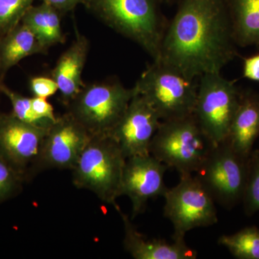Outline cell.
Listing matches in <instances>:
<instances>
[{"mask_svg": "<svg viewBox=\"0 0 259 259\" xmlns=\"http://www.w3.org/2000/svg\"><path fill=\"white\" fill-rule=\"evenodd\" d=\"M0 81H3V77H2L1 74V68H0Z\"/></svg>", "mask_w": 259, "mask_h": 259, "instance_id": "obj_29", "label": "cell"}, {"mask_svg": "<svg viewBox=\"0 0 259 259\" xmlns=\"http://www.w3.org/2000/svg\"><path fill=\"white\" fill-rule=\"evenodd\" d=\"M215 144L206 136L193 115L161 121L150 145V154L174 168L181 177L196 173Z\"/></svg>", "mask_w": 259, "mask_h": 259, "instance_id": "obj_3", "label": "cell"}, {"mask_svg": "<svg viewBox=\"0 0 259 259\" xmlns=\"http://www.w3.org/2000/svg\"><path fill=\"white\" fill-rule=\"evenodd\" d=\"M47 53L31 30L20 22L0 39L2 77L25 58Z\"/></svg>", "mask_w": 259, "mask_h": 259, "instance_id": "obj_17", "label": "cell"}, {"mask_svg": "<svg viewBox=\"0 0 259 259\" xmlns=\"http://www.w3.org/2000/svg\"><path fill=\"white\" fill-rule=\"evenodd\" d=\"M92 136L69 112L48 129L30 175L48 168L72 170Z\"/></svg>", "mask_w": 259, "mask_h": 259, "instance_id": "obj_10", "label": "cell"}, {"mask_svg": "<svg viewBox=\"0 0 259 259\" xmlns=\"http://www.w3.org/2000/svg\"><path fill=\"white\" fill-rule=\"evenodd\" d=\"M180 178V183L163 196V214L173 225V241H185L187 232L213 226L218 221L215 202L197 177Z\"/></svg>", "mask_w": 259, "mask_h": 259, "instance_id": "obj_8", "label": "cell"}, {"mask_svg": "<svg viewBox=\"0 0 259 259\" xmlns=\"http://www.w3.org/2000/svg\"><path fill=\"white\" fill-rule=\"evenodd\" d=\"M0 92L9 99L13 107L12 113L19 120L44 130L49 129L54 123L44 120L35 113L32 107V97H25L13 91L3 81H0Z\"/></svg>", "mask_w": 259, "mask_h": 259, "instance_id": "obj_21", "label": "cell"}, {"mask_svg": "<svg viewBox=\"0 0 259 259\" xmlns=\"http://www.w3.org/2000/svg\"><path fill=\"white\" fill-rule=\"evenodd\" d=\"M248 159L242 157L228 141L215 145L195 177L214 202L231 209L244 193Z\"/></svg>", "mask_w": 259, "mask_h": 259, "instance_id": "obj_9", "label": "cell"}, {"mask_svg": "<svg viewBox=\"0 0 259 259\" xmlns=\"http://www.w3.org/2000/svg\"><path fill=\"white\" fill-rule=\"evenodd\" d=\"M167 168L166 164L151 154L126 158L120 196H127L131 200V219L144 212L149 199L164 196L168 189L163 180Z\"/></svg>", "mask_w": 259, "mask_h": 259, "instance_id": "obj_11", "label": "cell"}, {"mask_svg": "<svg viewBox=\"0 0 259 259\" xmlns=\"http://www.w3.org/2000/svg\"><path fill=\"white\" fill-rule=\"evenodd\" d=\"M161 120L157 112L144 97L134 95L110 136L118 144L126 158L150 154V145Z\"/></svg>", "mask_w": 259, "mask_h": 259, "instance_id": "obj_12", "label": "cell"}, {"mask_svg": "<svg viewBox=\"0 0 259 259\" xmlns=\"http://www.w3.org/2000/svg\"><path fill=\"white\" fill-rule=\"evenodd\" d=\"M199 79L194 115L206 136L218 145L228 139L242 95L221 73L204 74Z\"/></svg>", "mask_w": 259, "mask_h": 259, "instance_id": "obj_7", "label": "cell"}, {"mask_svg": "<svg viewBox=\"0 0 259 259\" xmlns=\"http://www.w3.org/2000/svg\"><path fill=\"white\" fill-rule=\"evenodd\" d=\"M157 60L190 79L221 70L237 55L226 0H181Z\"/></svg>", "mask_w": 259, "mask_h": 259, "instance_id": "obj_1", "label": "cell"}, {"mask_svg": "<svg viewBox=\"0 0 259 259\" xmlns=\"http://www.w3.org/2000/svg\"><path fill=\"white\" fill-rule=\"evenodd\" d=\"M32 97L47 99L54 96L58 91L57 83L51 76H33L29 81Z\"/></svg>", "mask_w": 259, "mask_h": 259, "instance_id": "obj_25", "label": "cell"}, {"mask_svg": "<svg viewBox=\"0 0 259 259\" xmlns=\"http://www.w3.org/2000/svg\"><path fill=\"white\" fill-rule=\"evenodd\" d=\"M135 95L145 99L161 121L193 115L198 82L158 61L145 70L134 87Z\"/></svg>", "mask_w": 259, "mask_h": 259, "instance_id": "obj_5", "label": "cell"}, {"mask_svg": "<svg viewBox=\"0 0 259 259\" xmlns=\"http://www.w3.org/2000/svg\"><path fill=\"white\" fill-rule=\"evenodd\" d=\"M237 46H259V0H226Z\"/></svg>", "mask_w": 259, "mask_h": 259, "instance_id": "obj_19", "label": "cell"}, {"mask_svg": "<svg viewBox=\"0 0 259 259\" xmlns=\"http://www.w3.org/2000/svg\"><path fill=\"white\" fill-rule=\"evenodd\" d=\"M126 158L110 136H92L72 171L78 189L91 191L105 203L118 210L121 181Z\"/></svg>", "mask_w": 259, "mask_h": 259, "instance_id": "obj_4", "label": "cell"}, {"mask_svg": "<svg viewBox=\"0 0 259 259\" xmlns=\"http://www.w3.org/2000/svg\"><path fill=\"white\" fill-rule=\"evenodd\" d=\"M134 88L117 81L84 83L68 104V112L92 136H110L134 96Z\"/></svg>", "mask_w": 259, "mask_h": 259, "instance_id": "obj_6", "label": "cell"}, {"mask_svg": "<svg viewBox=\"0 0 259 259\" xmlns=\"http://www.w3.org/2000/svg\"><path fill=\"white\" fill-rule=\"evenodd\" d=\"M259 136V99L242 95L227 141L242 157L248 159Z\"/></svg>", "mask_w": 259, "mask_h": 259, "instance_id": "obj_16", "label": "cell"}, {"mask_svg": "<svg viewBox=\"0 0 259 259\" xmlns=\"http://www.w3.org/2000/svg\"><path fill=\"white\" fill-rule=\"evenodd\" d=\"M0 113H1V112H0Z\"/></svg>", "mask_w": 259, "mask_h": 259, "instance_id": "obj_30", "label": "cell"}, {"mask_svg": "<svg viewBox=\"0 0 259 259\" xmlns=\"http://www.w3.org/2000/svg\"><path fill=\"white\" fill-rule=\"evenodd\" d=\"M165 0H84L87 10L102 23L136 42L153 61L160 55L166 32Z\"/></svg>", "mask_w": 259, "mask_h": 259, "instance_id": "obj_2", "label": "cell"}, {"mask_svg": "<svg viewBox=\"0 0 259 259\" xmlns=\"http://www.w3.org/2000/svg\"><path fill=\"white\" fill-rule=\"evenodd\" d=\"M89 51L90 41L88 37L76 30L74 40L62 53L51 71V76L57 83L61 100L66 106L84 84L82 73Z\"/></svg>", "mask_w": 259, "mask_h": 259, "instance_id": "obj_14", "label": "cell"}, {"mask_svg": "<svg viewBox=\"0 0 259 259\" xmlns=\"http://www.w3.org/2000/svg\"><path fill=\"white\" fill-rule=\"evenodd\" d=\"M48 130L0 113V153L25 178L40 153Z\"/></svg>", "mask_w": 259, "mask_h": 259, "instance_id": "obj_13", "label": "cell"}, {"mask_svg": "<svg viewBox=\"0 0 259 259\" xmlns=\"http://www.w3.org/2000/svg\"><path fill=\"white\" fill-rule=\"evenodd\" d=\"M243 200L248 215L259 211V150L252 151L248 158V176Z\"/></svg>", "mask_w": 259, "mask_h": 259, "instance_id": "obj_22", "label": "cell"}, {"mask_svg": "<svg viewBox=\"0 0 259 259\" xmlns=\"http://www.w3.org/2000/svg\"><path fill=\"white\" fill-rule=\"evenodd\" d=\"M35 0H0V39L21 22Z\"/></svg>", "mask_w": 259, "mask_h": 259, "instance_id": "obj_23", "label": "cell"}, {"mask_svg": "<svg viewBox=\"0 0 259 259\" xmlns=\"http://www.w3.org/2000/svg\"><path fill=\"white\" fill-rule=\"evenodd\" d=\"M62 14L55 8L41 3L32 5L23 15L21 23L28 27L46 50L64 44L66 36L61 26Z\"/></svg>", "mask_w": 259, "mask_h": 259, "instance_id": "obj_18", "label": "cell"}, {"mask_svg": "<svg viewBox=\"0 0 259 259\" xmlns=\"http://www.w3.org/2000/svg\"><path fill=\"white\" fill-rule=\"evenodd\" d=\"M124 225L123 245L126 251L136 259H195L197 250L190 248L185 241L169 243L163 239H149L141 234L133 224L131 218L117 210Z\"/></svg>", "mask_w": 259, "mask_h": 259, "instance_id": "obj_15", "label": "cell"}, {"mask_svg": "<svg viewBox=\"0 0 259 259\" xmlns=\"http://www.w3.org/2000/svg\"><path fill=\"white\" fill-rule=\"evenodd\" d=\"M243 75L245 78L259 81V55L245 59Z\"/></svg>", "mask_w": 259, "mask_h": 259, "instance_id": "obj_28", "label": "cell"}, {"mask_svg": "<svg viewBox=\"0 0 259 259\" xmlns=\"http://www.w3.org/2000/svg\"><path fill=\"white\" fill-rule=\"evenodd\" d=\"M218 244L226 247L235 258L259 259V229L247 227L233 235L218 238Z\"/></svg>", "mask_w": 259, "mask_h": 259, "instance_id": "obj_20", "label": "cell"}, {"mask_svg": "<svg viewBox=\"0 0 259 259\" xmlns=\"http://www.w3.org/2000/svg\"><path fill=\"white\" fill-rule=\"evenodd\" d=\"M25 178L23 174L0 153V202L15 193Z\"/></svg>", "mask_w": 259, "mask_h": 259, "instance_id": "obj_24", "label": "cell"}, {"mask_svg": "<svg viewBox=\"0 0 259 259\" xmlns=\"http://www.w3.org/2000/svg\"><path fill=\"white\" fill-rule=\"evenodd\" d=\"M41 3H47L55 8L61 14L72 11L78 5L82 4L84 0H40Z\"/></svg>", "mask_w": 259, "mask_h": 259, "instance_id": "obj_27", "label": "cell"}, {"mask_svg": "<svg viewBox=\"0 0 259 259\" xmlns=\"http://www.w3.org/2000/svg\"><path fill=\"white\" fill-rule=\"evenodd\" d=\"M32 104L34 111L39 117L51 122H56L58 117L55 115L54 107L47 101V99L32 97Z\"/></svg>", "mask_w": 259, "mask_h": 259, "instance_id": "obj_26", "label": "cell"}]
</instances>
